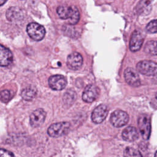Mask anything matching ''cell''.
Wrapping results in <instances>:
<instances>
[{"mask_svg": "<svg viewBox=\"0 0 157 157\" xmlns=\"http://www.w3.org/2000/svg\"><path fill=\"white\" fill-rule=\"evenodd\" d=\"M57 13L60 18L68 20L71 25L77 24L80 20V13L75 6H60L57 9Z\"/></svg>", "mask_w": 157, "mask_h": 157, "instance_id": "1", "label": "cell"}, {"mask_svg": "<svg viewBox=\"0 0 157 157\" xmlns=\"http://www.w3.org/2000/svg\"><path fill=\"white\" fill-rule=\"evenodd\" d=\"M69 122H59L51 124L47 130L48 134L52 137H59L66 135L70 129Z\"/></svg>", "mask_w": 157, "mask_h": 157, "instance_id": "2", "label": "cell"}, {"mask_svg": "<svg viewBox=\"0 0 157 157\" xmlns=\"http://www.w3.org/2000/svg\"><path fill=\"white\" fill-rule=\"evenodd\" d=\"M137 71L143 75L147 76L157 74V63L149 60L139 61L136 65Z\"/></svg>", "mask_w": 157, "mask_h": 157, "instance_id": "3", "label": "cell"}, {"mask_svg": "<svg viewBox=\"0 0 157 157\" xmlns=\"http://www.w3.org/2000/svg\"><path fill=\"white\" fill-rule=\"evenodd\" d=\"M26 31L28 36L34 40H41L45 36V29L44 27L37 23H30L28 25Z\"/></svg>", "mask_w": 157, "mask_h": 157, "instance_id": "4", "label": "cell"}, {"mask_svg": "<svg viewBox=\"0 0 157 157\" xmlns=\"http://www.w3.org/2000/svg\"><path fill=\"white\" fill-rule=\"evenodd\" d=\"M129 121L128 113L121 110H115L110 115V121L111 124L116 127L120 128L126 125Z\"/></svg>", "mask_w": 157, "mask_h": 157, "instance_id": "5", "label": "cell"}, {"mask_svg": "<svg viewBox=\"0 0 157 157\" xmlns=\"http://www.w3.org/2000/svg\"><path fill=\"white\" fill-rule=\"evenodd\" d=\"M137 122L142 137L145 140L148 139L151 132V123L149 117L147 115H141L139 116Z\"/></svg>", "mask_w": 157, "mask_h": 157, "instance_id": "6", "label": "cell"}, {"mask_svg": "<svg viewBox=\"0 0 157 157\" xmlns=\"http://www.w3.org/2000/svg\"><path fill=\"white\" fill-rule=\"evenodd\" d=\"M109 110L104 104H101L97 106L91 113V120L94 123L98 124L102 123L107 117Z\"/></svg>", "mask_w": 157, "mask_h": 157, "instance_id": "7", "label": "cell"}, {"mask_svg": "<svg viewBox=\"0 0 157 157\" xmlns=\"http://www.w3.org/2000/svg\"><path fill=\"white\" fill-rule=\"evenodd\" d=\"M99 94V89L94 85H89L85 88L82 94V99L86 102L94 101Z\"/></svg>", "mask_w": 157, "mask_h": 157, "instance_id": "8", "label": "cell"}, {"mask_svg": "<svg viewBox=\"0 0 157 157\" xmlns=\"http://www.w3.org/2000/svg\"><path fill=\"white\" fill-rule=\"evenodd\" d=\"M46 117V112L42 109L35 110L29 117V123L32 127L37 128L42 124Z\"/></svg>", "mask_w": 157, "mask_h": 157, "instance_id": "9", "label": "cell"}, {"mask_svg": "<svg viewBox=\"0 0 157 157\" xmlns=\"http://www.w3.org/2000/svg\"><path fill=\"white\" fill-rule=\"evenodd\" d=\"M124 78L126 83L131 86L137 87L140 85L139 76L136 71L133 68L128 67L124 72Z\"/></svg>", "mask_w": 157, "mask_h": 157, "instance_id": "10", "label": "cell"}, {"mask_svg": "<svg viewBox=\"0 0 157 157\" xmlns=\"http://www.w3.org/2000/svg\"><path fill=\"white\" fill-rule=\"evenodd\" d=\"M48 85L52 90L59 91L66 87L67 80L66 78L61 75H55L48 78Z\"/></svg>", "mask_w": 157, "mask_h": 157, "instance_id": "11", "label": "cell"}, {"mask_svg": "<svg viewBox=\"0 0 157 157\" xmlns=\"http://www.w3.org/2000/svg\"><path fill=\"white\" fill-rule=\"evenodd\" d=\"M67 66L72 70L78 69L83 64L82 55L77 52H73L68 55L67 58Z\"/></svg>", "mask_w": 157, "mask_h": 157, "instance_id": "12", "label": "cell"}, {"mask_svg": "<svg viewBox=\"0 0 157 157\" xmlns=\"http://www.w3.org/2000/svg\"><path fill=\"white\" fill-rule=\"evenodd\" d=\"M144 42V37L138 31H134L131 37L129 42V49L135 52L138 51L142 47Z\"/></svg>", "mask_w": 157, "mask_h": 157, "instance_id": "13", "label": "cell"}, {"mask_svg": "<svg viewBox=\"0 0 157 157\" xmlns=\"http://www.w3.org/2000/svg\"><path fill=\"white\" fill-rule=\"evenodd\" d=\"M13 59V55L10 50L4 47L2 45L0 47V64L2 67L9 65Z\"/></svg>", "mask_w": 157, "mask_h": 157, "instance_id": "14", "label": "cell"}, {"mask_svg": "<svg viewBox=\"0 0 157 157\" xmlns=\"http://www.w3.org/2000/svg\"><path fill=\"white\" fill-rule=\"evenodd\" d=\"M122 137L123 140L128 142H133L139 137V133L137 129L133 126H128L122 131Z\"/></svg>", "mask_w": 157, "mask_h": 157, "instance_id": "15", "label": "cell"}, {"mask_svg": "<svg viewBox=\"0 0 157 157\" xmlns=\"http://www.w3.org/2000/svg\"><path fill=\"white\" fill-rule=\"evenodd\" d=\"M6 17L9 21H15L19 20L23 17V13L21 10L17 7L9 8L6 13Z\"/></svg>", "mask_w": 157, "mask_h": 157, "instance_id": "16", "label": "cell"}, {"mask_svg": "<svg viewBox=\"0 0 157 157\" xmlns=\"http://www.w3.org/2000/svg\"><path fill=\"white\" fill-rule=\"evenodd\" d=\"M151 6L149 0H141L139 2L136 7L138 13L141 15H146L150 12Z\"/></svg>", "mask_w": 157, "mask_h": 157, "instance_id": "17", "label": "cell"}, {"mask_svg": "<svg viewBox=\"0 0 157 157\" xmlns=\"http://www.w3.org/2000/svg\"><path fill=\"white\" fill-rule=\"evenodd\" d=\"M37 94V90L33 86H29L23 90L21 93L22 98L26 101H31Z\"/></svg>", "mask_w": 157, "mask_h": 157, "instance_id": "18", "label": "cell"}, {"mask_svg": "<svg viewBox=\"0 0 157 157\" xmlns=\"http://www.w3.org/2000/svg\"><path fill=\"white\" fill-rule=\"evenodd\" d=\"M144 51L151 55H157V41H148L146 43Z\"/></svg>", "mask_w": 157, "mask_h": 157, "instance_id": "19", "label": "cell"}, {"mask_svg": "<svg viewBox=\"0 0 157 157\" xmlns=\"http://www.w3.org/2000/svg\"><path fill=\"white\" fill-rule=\"evenodd\" d=\"M124 157H142L141 153L137 150L132 147H126L123 153Z\"/></svg>", "mask_w": 157, "mask_h": 157, "instance_id": "20", "label": "cell"}, {"mask_svg": "<svg viewBox=\"0 0 157 157\" xmlns=\"http://www.w3.org/2000/svg\"><path fill=\"white\" fill-rule=\"evenodd\" d=\"M75 97H76V94L74 91L68 90L65 93V94L63 97V99L66 103L72 104L75 99Z\"/></svg>", "mask_w": 157, "mask_h": 157, "instance_id": "21", "label": "cell"}, {"mask_svg": "<svg viewBox=\"0 0 157 157\" xmlns=\"http://www.w3.org/2000/svg\"><path fill=\"white\" fill-rule=\"evenodd\" d=\"M146 29L150 33H157V20H153L149 22L146 26Z\"/></svg>", "mask_w": 157, "mask_h": 157, "instance_id": "22", "label": "cell"}, {"mask_svg": "<svg viewBox=\"0 0 157 157\" xmlns=\"http://www.w3.org/2000/svg\"><path fill=\"white\" fill-rule=\"evenodd\" d=\"M10 97H11V94H10V91H9L7 90H4L1 91V99L2 102H4V103L7 102L10 100Z\"/></svg>", "mask_w": 157, "mask_h": 157, "instance_id": "23", "label": "cell"}, {"mask_svg": "<svg viewBox=\"0 0 157 157\" xmlns=\"http://www.w3.org/2000/svg\"><path fill=\"white\" fill-rule=\"evenodd\" d=\"M0 155L1 157H15L13 154L4 148H1L0 150Z\"/></svg>", "mask_w": 157, "mask_h": 157, "instance_id": "24", "label": "cell"}, {"mask_svg": "<svg viewBox=\"0 0 157 157\" xmlns=\"http://www.w3.org/2000/svg\"><path fill=\"white\" fill-rule=\"evenodd\" d=\"M7 1V0H0V4H1V6H2Z\"/></svg>", "mask_w": 157, "mask_h": 157, "instance_id": "25", "label": "cell"}, {"mask_svg": "<svg viewBox=\"0 0 157 157\" xmlns=\"http://www.w3.org/2000/svg\"><path fill=\"white\" fill-rule=\"evenodd\" d=\"M155 157H157V151H156V153L155 154Z\"/></svg>", "mask_w": 157, "mask_h": 157, "instance_id": "26", "label": "cell"}, {"mask_svg": "<svg viewBox=\"0 0 157 157\" xmlns=\"http://www.w3.org/2000/svg\"><path fill=\"white\" fill-rule=\"evenodd\" d=\"M155 96H156V99H157V92L156 93V95H155Z\"/></svg>", "mask_w": 157, "mask_h": 157, "instance_id": "27", "label": "cell"}]
</instances>
